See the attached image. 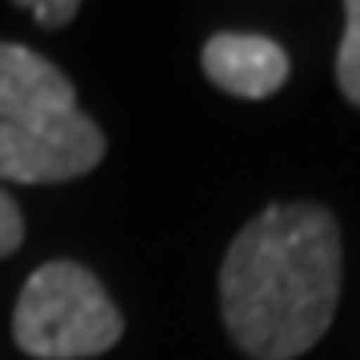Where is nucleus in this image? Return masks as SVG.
I'll use <instances>...</instances> for the list:
<instances>
[{
    "label": "nucleus",
    "instance_id": "39448f33",
    "mask_svg": "<svg viewBox=\"0 0 360 360\" xmlns=\"http://www.w3.org/2000/svg\"><path fill=\"white\" fill-rule=\"evenodd\" d=\"M77 112L72 80L49 56L0 40V124L37 120V116Z\"/></svg>",
    "mask_w": 360,
    "mask_h": 360
},
{
    "label": "nucleus",
    "instance_id": "20e7f679",
    "mask_svg": "<svg viewBox=\"0 0 360 360\" xmlns=\"http://www.w3.org/2000/svg\"><path fill=\"white\" fill-rule=\"evenodd\" d=\"M205 77L240 101H269L288 80V52L260 32H217L200 52Z\"/></svg>",
    "mask_w": 360,
    "mask_h": 360
},
{
    "label": "nucleus",
    "instance_id": "0eeeda50",
    "mask_svg": "<svg viewBox=\"0 0 360 360\" xmlns=\"http://www.w3.org/2000/svg\"><path fill=\"white\" fill-rule=\"evenodd\" d=\"M20 240H25V217H20V205L0 188V260L13 257L16 248H20Z\"/></svg>",
    "mask_w": 360,
    "mask_h": 360
},
{
    "label": "nucleus",
    "instance_id": "6e6552de",
    "mask_svg": "<svg viewBox=\"0 0 360 360\" xmlns=\"http://www.w3.org/2000/svg\"><path fill=\"white\" fill-rule=\"evenodd\" d=\"M25 8L37 16L40 28H65L68 20L80 13L77 0H40V4H25Z\"/></svg>",
    "mask_w": 360,
    "mask_h": 360
},
{
    "label": "nucleus",
    "instance_id": "f03ea898",
    "mask_svg": "<svg viewBox=\"0 0 360 360\" xmlns=\"http://www.w3.org/2000/svg\"><path fill=\"white\" fill-rule=\"evenodd\" d=\"M124 316L104 284L77 260L40 264L20 288L13 340L37 360H89L116 348Z\"/></svg>",
    "mask_w": 360,
    "mask_h": 360
},
{
    "label": "nucleus",
    "instance_id": "f257e3e1",
    "mask_svg": "<svg viewBox=\"0 0 360 360\" xmlns=\"http://www.w3.org/2000/svg\"><path fill=\"white\" fill-rule=\"evenodd\" d=\"M340 229L321 205H269L220 264V316L248 360L304 356L336 316Z\"/></svg>",
    "mask_w": 360,
    "mask_h": 360
},
{
    "label": "nucleus",
    "instance_id": "7ed1b4c3",
    "mask_svg": "<svg viewBox=\"0 0 360 360\" xmlns=\"http://www.w3.org/2000/svg\"><path fill=\"white\" fill-rule=\"evenodd\" d=\"M104 132L84 112H56L0 124V180L65 184L104 160Z\"/></svg>",
    "mask_w": 360,
    "mask_h": 360
},
{
    "label": "nucleus",
    "instance_id": "423d86ee",
    "mask_svg": "<svg viewBox=\"0 0 360 360\" xmlns=\"http://www.w3.org/2000/svg\"><path fill=\"white\" fill-rule=\"evenodd\" d=\"M336 84L348 104L360 108V0L345 4V37L336 49Z\"/></svg>",
    "mask_w": 360,
    "mask_h": 360
}]
</instances>
